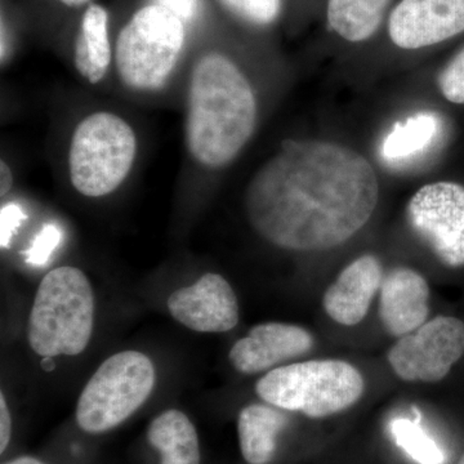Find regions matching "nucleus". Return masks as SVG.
<instances>
[{
	"mask_svg": "<svg viewBox=\"0 0 464 464\" xmlns=\"http://www.w3.org/2000/svg\"><path fill=\"white\" fill-rule=\"evenodd\" d=\"M439 130V121L430 112H420L393 125L382 145V155L387 160H404L423 151Z\"/></svg>",
	"mask_w": 464,
	"mask_h": 464,
	"instance_id": "19",
	"label": "nucleus"
},
{
	"mask_svg": "<svg viewBox=\"0 0 464 464\" xmlns=\"http://www.w3.org/2000/svg\"><path fill=\"white\" fill-rule=\"evenodd\" d=\"M438 84L445 99L457 105H464V50L442 69Z\"/></svg>",
	"mask_w": 464,
	"mask_h": 464,
	"instance_id": "23",
	"label": "nucleus"
},
{
	"mask_svg": "<svg viewBox=\"0 0 464 464\" xmlns=\"http://www.w3.org/2000/svg\"><path fill=\"white\" fill-rule=\"evenodd\" d=\"M58 2L63 3V5H67V7L78 8L85 5V3L90 2V0H58Z\"/></svg>",
	"mask_w": 464,
	"mask_h": 464,
	"instance_id": "29",
	"label": "nucleus"
},
{
	"mask_svg": "<svg viewBox=\"0 0 464 464\" xmlns=\"http://www.w3.org/2000/svg\"><path fill=\"white\" fill-rule=\"evenodd\" d=\"M14 172L5 160L0 163V195L5 197L14 188Z\"/></svg>",
	"mask_w": 464,
	"mask_h": 464,
	"instance_id": "27",
	"label": "nucleus"
},
{
	"mask_svg": "<svg viewBox=\"0 0 464 464\" xmlns=\"http://www.w3.org/2000/svg\"><path fill=\"white\" fill-rule=\"evenodd\" d=\"M61 240H63V231L57 225L43 226L41 231L34 237L30 248L24 253L26 264L36 266V267L47 265L51 256L60 246Z\"/></svg>",
	"mask_w": 464,
	"mask_h": 464,
	"instance_id": "22",
	"label": "nucleus"
},
{
	"mask_svg": "<svg viewBox=\"0 0 464 464\" xmlns=\"http://www.w3.org/2000/svg\"><path fill=\"white\" fill-rule=\"evenodd\" d=\"M257 112L255 90L232 58L221 52L197 58L185 119L186 149L195 163L213 170L232 163L252 139Z\"/></svg>",
	"mask_w": 464,
	"mask_h": 464,
	"instance_id": "2",
	"label": "nucleus"
},
{
	"mask_svg": "<svg viewBox=\"0 0 464 464\" xmlns=\"http://www.w3.org/2000/svg\"><path fill=\"white\" fill-rule=\"evenodd\" d=\"M94 324V295L83 271L54 268L36 290L27 323V340L36 355L76 356L90 343Z\"/></svg>",
	"mask_w": 464,
	"mask_h": 464,
	"instance_id": "3",
	"label": "nucleus"
},
{
	"mask_svg": "<svg viewBox=\"0 0 464 464\" xmlns=\"http://www.w3.org/2000/svg\"><path fill=\"white\" fill-rule=\"evenodd\" d=\"M374 168L360 152L320 140H285L253 174L246 218L277 248L319 252L340 246L373 216Z\"/></svg>",
	"mask_w": 464,
	"mask_h": 464,
	"instance_id": "1",
	"label": "nucleus"
},
{
	"mask_svg": "<svg viewBox=\"0 0 464 464\" xmlns=\"http://www.w3.org/2000/svg\"><path fill=\"white\" fill-rule=\"evenodd\" d=\"M148 440L160 454V464H200L197 429L182 411L170 409L159 414L150 423Z\"/></svg>",
	"mask_w": 464,
	"mask_h": 464,
	"instance_id": "17",
	"label": "nucleus"
},
{
	"mask_svg": "<svg viewBox=\"0 0 464 464\" xmlns=\"http://www.w3.org/2000/svg\"><path fill=\"white\" fill-rule=\"evenodd\" d=\"M380 317L392 337L417 331L429 317L430 286L411 268H395L383 277L380 289Z\"/></svg>",
	"mask_w": 464,
	"mask_h": 464,
	"instance_id": "13",
	"label": "nucleus"
},
{
	"mask_svg": "<svg viewBox=\"0 0 464 464\" xmlns=\"http://www.w3.org/2000/svg\"><path fill=\"white\" fill-rule=\"evenodd\" d=\"M313 346V335L301 326L264 323L250 329L246 338L232 346L230 362L240 373L257 374L304 355Z\"/></svg>",
	"mask_w": 464,
	"mask_h": 464,
	"instance_id": "12",
	"label": "nucleus"
},
{
	"mask_svg": "<svg viewBox=\"0 0 464 464\" xmlns=\"http://www.w3.org/2000/svg\"><path fill=\"white\" fill-rule=\"evenodd\" d=\"M391 438L395 440L398 447L408 454L411 459L420 464H442L445 460L444 453L436 444L435 440L430 438L420 423V415L417 420L408 418H395L390 422Z\"/></svg>",
	"mask_w": 464,
	"mask_h": 464,
	"instance_id": "20",
	"label": "nucleus"
},
{
	"mask_svg": "<svg viewBox=\"0 0 464 464\" xmlns=\"http://www.w3.org/2000/svg\"><path fill=\"white\" fill-rule=\"evenodd\" d=\"M406 218L442 265L464 266V186L445 181L423 186L409 201Z\"/></svg>",
	"mask_w": 464,
	"mask_h": 464,
	"instance_id": "8",
	"label": "nucleus"
},
{
	"mask_svg": "<svg viewBox=\"0 0 464 464\" xmlns=\"http://www.w3.org/2000/svg\"><path fill=\"white\" fill-rule=\"evenodd\" d=\"M364 387L355 366L342 360H310L268 372L256 384V392L283 411L325 418L356 404Z\"/></svg>",
	"mask_w": 464,
	"mask_h": 464,
	"instance_id": "6",
	"label": "nucleus"
},
{
	"mask_svg": "<svg viewBox=\"0 0 464 464\" xmlns=\"http://www.w3.org/2000/svg\"><path fill=\"white\" fill-rule=\"evenodd\" d=\"M5 464H44L42 463L41 460L35 459V458L32 457H20L16 458V459L9 460V462Z\"/></svg>",
	"mask_w": 464,
	"mask_h": 464,
	"instance_id": "28",
	"label": "nucleus"
},
{
	"mask_svg": "<svg viewBox=\"0 0 464 464\" xmlns=\"http://www.w3.org/2000/svg\"><path fill=\"white\" fill-rule=\"evenodd\" d=\"M288 417L276 406L252 404L240 411L237 420L240 450L248 464H268L276 454L277 438Z\"/></svg>",
	"mask_w": 464,
	"mask_h": 464,
	"instance_id": "16",
	"label": "nucleus"
},
{
	"mask_svg": "<svg viewBox=\"0 0 464 464\" xmlns=\"http://www.w3.org/2000/svg\"><path fill=\"white\" fill-rule=\"evenodd\" d=\"M26 215L23 208L16 203H7L0 209V246L8 248L14 235L25 221Z\"/></svg>",
	"mask_w": 464,
	"mask_h": 464,
	"instance_id": "24",
	"label": "nucleus"
},
{
	"mask_svg": "<svg viewBox=\"0 0 464 464\" xmlns=\"http://www.w3.org/2000/svg\"><path fill=\"white\" fill-rule=\"evenodd\" d=\"M391 0H328L326 18L333 32L350 43L369 41L380 29Z\"/></svg>",
	"mask_w": 464,
	"mask_h": 464,
	"instance_id": "18",
	"label": "nucleus"
},
{
	"mask_svg": "<svg viewBox=\"0 0 464 464\" xmlns=\"http://www.w3.org/2000/svg\"><path fill=\"white\" fill-rule=\"evenodd\" d=\"M458 464H464V453L463 456L460 457L459 462H458Z\"/></svg>",
	"mask_w": 464,
	"mask_h": 464,
	"instance_id": "30",
	"label": "nucleus"
},
{
	"mask_svg": "<svg viewBox=\"0 0 464 464\" xmlns=\"http://www.w3.org/2000/svg\"><path fill=\"white\" fill-rule=\"evenodd\" d=\"M152 5L169 9L183 23L190 24L200 14V0H151Z\"/></svg>",
	"mask_w": 464,
	"mask_h": 464,
	"instance_id": "25",
	"label": "nucleus"
},
{
	"mask_svg": "<svg viewBox=\"0 0 464 464\" xmlns=\"http://www.w3.org/2000/svg\"><path fill=\"white\" fill-rule=\"evenodd\" d=\"M111 63L108 11L99 5H92L85 9L76 34L75 70L88 83L99 84L108 75Z\"/></svg>",
	"mask_w": 464,
	"mask_h": 464,
	"instance_id": "15",
	"label": "nucleus"
},
{
	"mask_svg": "<svg viewBox=\"0 0 464 464\" xmlns=\"http://www.w3.org/2000/svg\"><path fill=\"white\" fill-rule=\"evenodd\" d=\"M464 355V323L438 316L400 338L389 351V362L406 382H440Z\"/></svg>",
	"mask_w": 464,
	"mask_h": 464,
	"instance_id": "9",
	"label": "nucleus"
},
{
	"mask_svg": "<svg viewBox=\"0 0 464 464\" xmlns=\"http://www.w3.org/2000/svg\"><path fill=\"white\" fill-rule=\"evenodd\" d=\"M12 436V418L5 395L0 393V453H5Z\"/></svg>",
	"mask_w": 464,
	"mask_h": 464,
	"instance_id": "26",
	"label": "nucleus"
},
{
	"mask_svg": "<svg viewBox=\"0 0 464 464\" xmlns=\"http://www.w3.org/2000/svg\"><path fill=\"white\" fill-rule=\"evenodd\" d=\"M155 369L139 351L115 353L92 375L76 405V423L88 433L115 429L151 395Z\"/></svg>",
	"mask_w": 464,
	"mask_h": 464,
	"instance_id": "7",
	"label": "nucleus"
},
{
	"mask_svg": "<svg viewBox=\"0 0 464 464\" xmlns=\"http://www.w3.org/2000/svg\"><path fill=\"white\" fill-rule=\"evenodd\" d=\"M464 33V0H400L389 35L402 50H420Z\"/></svg>",
	"mask_w": 464,
	"mask_h": 464,
	"instance_id": "10",
	"label": "nucleus"
},
{
	"mask_svg": "<svg viewBox=\"0 0 464 464\" xmlns=\"http://www.w3.org/2000/svg\"><path fill=\"white\" fill-rule=\"evenodd\" d=\"M137 154L139 139L123 116L92 112L75 125L70 139V182L84 197H108L130 177Z\"/></svg>",
	"mask_w": 464,
	"mask_h": 464,
	"instance_id": "4",
	"label": "nucleus"
},
{
	"mask_svg": "<svg viewBox=\"0 0 464 464\" xmlns=\"http://www.w3.org/2000/svg\"><path fill=\"white\" fill-rule=\"evenodd\" d=\"M222 7L250 25L274 24L282 12L283 0H218Z\"/></svg>",
	"mask_w": 464,
	"mask_h": 464,
	"instance_id": "21",
	"label": "nucleus"
},
{
	"mask_svg": "<svg viewBox=\"0 0 464 464\" xmlns=\"http://www.w3.org/2000/svg\"><path fill=\"white\" fill-rule=\"evenodd\" d=\"M382 282L383 267L380 259L372 255L362 256L351 262L326 289L324 310L341 325H357L368 314Z\"/></svg>",
	"mask_w": 464,
	"mask_h": 464,
	"instance_id": "14",
	"label": "nucleus"
},
{
	"mask_svg": "<svg viewBox=\"0 0 464 464\" xmlns=\"http://www.w3.org/2000/svg\"><path fill=\"white\" fill-rule=\"evenodd\" d=\"M170 315L186 328L200 333H225L239 323V304L230 284L218 274H206L194 285L168 299Z\"/></svg>",
	"mask_w": 464,
	"mask_h": 464,
	"instance_id": "11",
	"label": "nucleus"
},
{
	"mask_svg": "<svg viewBox=\"0 0 464 464\" xmlns=\"http://www.w3.org/2000/svg\"><path fill=\"white\" fill-rule=\"evenodd\" d=\"M185 26L161 5L151 3L139 9L115 43V70L121 83L137 93L163 90L181 60Z\"/></svg>",
	"mask_w": 464,
	"mask_h": 464,
	"instance_id": "5",
	"label": "nucleus"
}]
</instances>
